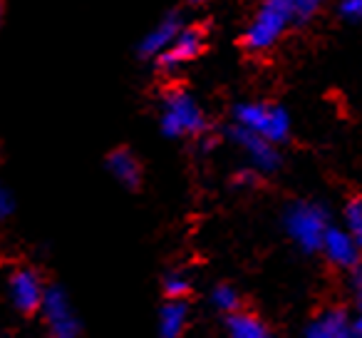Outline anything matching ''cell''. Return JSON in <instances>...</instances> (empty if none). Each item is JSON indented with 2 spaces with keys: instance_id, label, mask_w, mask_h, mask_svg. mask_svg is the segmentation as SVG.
<instances>
[{
  "instance_id": "obj_10",
  "label": "cell",
  "mask_w": 362,
  "mask_h": 338,
  "mask_svg": "<svg viewBox=\"0 0 362 338\" xmlns=\"http://www.w3.org/2000/svg\"><path fill=\"white\" fill-rule=\"evenodd\" d=\"M322 254L330 264L340 269H355L360 266V252L362 247L357 244L355 234L350 229H340V227H330L325 234V242H322Z\"/></svg>"
},
{
  "instance_id": "obj_18",
  "label": "cell",
  "mask_w": 362,
  "mask_h": 338,
  "mask_svg": "<svg viewBox=\"0 0 362 338\" xmlns=\"http://www.w3.org/2000/svg\"><path fill=\"white\" fill-rule=\"evenodd\" d=\"M16 214V194L6 182H0V224Z\"/></svg>"
},
{
  "instance_id": "obj_24",
  "label": "cell",
  "mask_w": 362,
  "mask_h": 338,
  "mask_svg": "<svg viewBox=\"0 0 362 338\" xmlns=\"http://www.w3.org/2000/svg\"><path fill=\"white\" fill-rule=\"evenodd\" d=\"M3 18H6V0H0V26H3Z\"/></svg>"
},
{
  "instance_id": "obj_9",
  "label": "cell",
  "mask_w": 362,
  "mask_h": 338,
  "mask_svg": "<svg viewBox=\"0 0 362 338\" xmlns=\"http://www.w3.org/2000/svg\"><path fill=\"white\" fill-rule=\"evenodd\" d=\"M187 28V21L179 11H169L154 28L141 35V40L136 43V57L146 62H154L159 55H164L166 50L171 47V43L176 40L181 30Z\"/></svg>"
},
{
  "instance_id": "obj_21",
  "label": "cell",
  "mask_w": 362,
  "mask_h": 338,
  "mask_svg": "<svg viewBox=\"0 0 362 338\" xmlns=\"http://www.w3.org/2000/svg\"><path fill=\"white\" fill-rule=\"evenodd\" d=\"M256 182H258L256 169H238V172L233 174V184H236V187H253Z\"/></svg>"
},
{
  "instance_id": "obj_19",
  "label": "cell",
  "mask_w": 362,
  "mask_h": 338,
  "mask_svg": "<svg viewBox=\"0 0 362 338\" xmlns=\"http://www.w3.org/2000/svg\"><path fill=\"white\" fill-rule=\"evenodd\" d=\"M325 0H296V26L308 23L317 11L322 8Z\"/></svg>"
},
{
  "instance_id": "obj_13",
  "label": "cell",
  "mask_w": 362,
  "mask_h": 338,
  "mask_svg": "<svg viewBox=\"0 0 362 338\" xmlns=\"http://www.w3.org/2000/svg\"><path fill=\"white\" fill-rule=\"evenodd\" d=\"M189 316L192 308L187 298H164L159 308V338H181L187 331Z\"/></svg>"
},
{
  "instance_id": "obj_17",
  "label": "cell",
  "mask_w": 362,
  "mask_h": 338,
  "mask_svg": "<svg viewBox=\"0 0 362 338\" xmlns=\"http://www.w3.org/2000/svg\"><path fill=\"white\" fill-rule=\"evenodd\" d=\"M345 224L362 247V197H355L345 204Z\"/></svg>"
},
{
  "instance_id": "obj_1",
  "label": "cell",
  "mask_w": 362,
  "mask_h": 338,
  "mask_svg": "<svg viewBox=\"0 0 362 338\" xmlns=\"http://www.w3.org/2000/svg\"><path fill=\"white\" fill-rule=\"evenodd\" d=\"M159 130L169 140H187V137H204L211 132L209 117L199 100L184 87H166L161 92Z\"/></svg>"
},
{
  "instance_id": "obj_23",
  "label": "cell",
  "mask_w": 362,
  "mask_h": 338,
  "mask_svg": "<svg viewBox=\"0 0 362 338\" xmlns=\"http://www.w3.org/2000/svg\"><path fill=\"white\" fill-rule=\"evenodd\" d=\"M350 288H352V296H355V301H357V298H362V266H355L350 271Z\"/></svg>"
},
{
  "instance_id": "obj_5",
  "label": "cell",
  "mask_w": 362,
  "mask_h": 338,
  "mask_svg": "<svg viewBox=\"0 0 362 338\" xmlns=\"http://www.w3.org/2000/svg\"><path fill=\"white\" fill-rule=\"evenodd\" d=\"M6 286H8V298H11L13 308L21 316L30 318L35 313H40L47 283L35 266H16L8 274Z\"/></svg>"
},
{
  "instance_id": "obj_25",
  "label": "cell",
  "mask_w": 362,
  "mask_h": 338,
  "mask_svg": "<svg viewBox=\"0 0 362 338\" xmlns=\"http://www.w3.org/2000/svg\"><path fill=\"white\" fill-rule=\"evenodd\" d=\"M189 6H204V3H209V0H187Z\"/></svg>"
},
{
  "instance_id": "obj_16",
  "label": "cell",
  "mask_w": 362,
  "mask_h": 338,
  "mask_svg": "<svg viewBox=\"0 0 362 338\" xmlns=\"http://www.w3.org/2000/svg\"><path fill=\"white\" fill-rule=\"evenodd\" d=\"M211 303L216 311H221L228 316V313L238 311L241 296H238V291L231 286V283H216V286L211 288Z\"/></svg>"
},
{
  "instance_id": "obj_6",
  "label": "cell",
  "mask_w": 362,
  "mask_h": 338,
  "mask_svg": "<svg viewBox=\"0 0 362 338\" xmlns=\"http://www.w3.org/2000/svg\"><path fill=\"white\" fill-rule=\"evenodd\" d=\"M40 316L45 321L50 338H80V318H77L70 296L60 283H47Z\"/></svg>"
},
{
  "instance_id": "obj_3",
  "label": "cell",
  "mask_w": 362,
  "mask_h": 338,
  "mask_svg": "<svg viewBox=\"0 0 362 338\" xmlns=\"http://www.w3.org/2000/svg\"><path fill=\"white\" fill-rule=\"evenodd\" d=\"M233 125L243 127V130L253 132V135L263 137L273 145H283L291 137L293 122L283 105L251 100L233 105Z\"/></svg>"
},
{
  "instance_id": "obj_20",
  "label": "cell",
  "mask_w": 362,
  "mask_h": 338,
  "mask_svg": "<svg viewBox=\"0 0 362 338\" xmlns=\"http://www.w3.org/2000/svg\"><path fill=\"white\" fill-rule=\"evenodd\" d=\"M337 16L347 23H362V0H340Z\"/></svg>"
},
{
  "instance_id": "obj_7",
  "label": "cell",
  "mask_w": 362,
  "mask_h": 338,
  "mask_svg": "<svg viewBox=\"0 0 362 338\" xmlns=\"http://www.w3.org/2000/svg\"><path fill=\"white\" fill-rule=\"evenodd\" d=\"M228 137H231L233 145L248 157V162H251V167L258 174H276L278 169H281L283 154H281V150H278V145H273V142L263 140V137L253 135V132L243 130V127H238V125H231Z\"/></svg>"
},
{
  "instance_id": "obj_2",
  "label": "cell",
  "mask_w": 362,
  "mask_h": 338,
  "mask_svg": "<svg viewBox=\"0 0 362 338\" xmlns=\"http://www.w3.org/2000/svg\"><path fill=\"white\" fill-rule=\"evenodd\" d=\"M291 26H296V0H263L243 30V47L248 52H268Z\"/></svg>"
},
{
  "instance_id": "obj_12",
  "label": "cell",
  "mask_w": 362,
  "mask_h": 338,
  "mask_svg": "<svg viewBox=\"0 0 362 338\" xmlns=\"http://www.w3.org/2000/svg\"><path fill=\"white\" fill-rule=\"evenodd\" d=\"M303 338H355L352 336L350 313L340 306L325 308L308 323Z\"/></svg>"
},
{
  "instance_id": "obj_14",
  "label": "cell",
  "mask_w": 362,
  "mask_h": 338,
  "mask_svg": "<svg viewBox=\"0 0 362 338\" xmlns=\"http://www.w3.org/2000/svg\"><path fill=\"white\" fill-rule=\"evenodd\" d=\"M226 333L228 338H273L271 328L256 313L241 311V308L226 316Z\"/></svg>"
},
{
  "instance_id": "obj_15",
  "label": "cell",
  "mask_w": 362,
  "mask_h": 338,
  "mask_svg": "<svg viewBox=\"0 0 362 338\" xmlns=\"http://www.w3.org/2000/svg\"><path fill=\"white\" fill-rule=\"evenodd\" d=\"M194 291V281L187 271H181V269H171V271L164 274L161 278V293L164 298H187L189 293Z\"/></svg>"
},
{
  "instance_id": "obj_4",
  "label": "cell",
  "mask_w": 362,
  "mask_h": 338,
  "mask_svg": "<svg viewBox=\"0 0 362 338\" xmlns=\"http://www.w3.org/2000/svg\"><path fill=\"white\" fill-rule=\"evenodd\" d=\"M283 227L288 237L298 244L305 254L320 252L330 224V214L317 202H293L283 214Z\"/></svg>"
},
{
  "instance_id": "obj_22",
  "label": "cell",
  "mask_w": 362,
  "mask_h": 338,
  "mask_svg": "<svg viewBox=\"0 0 362 338\" xmlns=\"http://www.w3.org/2000/svg\"><path fill=\"white\" fill-rule=\"evenodd\" d=\"M350 323H352V336L362 338V298L355 301V313L350 316Z\"/></svg>"
},
{
  "instance_id": "obj_8",
  "label": "cell",
  "mask_w": 362,
  "mask_h": 338,
  "mask_svg": "<svg viewBox=\"0 0 362 338\" xmlns=\"http://www.w3.org/2000/svg\"><path fill=\"white\" fill-rule=\"evenodd\" d=\"M206 47V28L204 26H187L184 30L176 35V40L171 43V47L159 55L154 60V65L159 67V72H176L181 65H187V62L197 60L199 55L204 52Z\"/></svg>"
},
{
  "instance_id": "obj_11",
  "label": "cell",
  "mask_w": 362,
  "mask_h": 338,
  "mask_svg": "<svg viewBox=\"0 0 362 338\" xmlns=\"http://www.w3.org/2000/svg\"><path fill=\"white\" fill-rule=\"evenodd\" d=\"M107 172L117 179L124 189L136 192L144 182V169H141V162L136 159V154L129 147H115L110 154L105 157Z\"/></svg>"
}]
</instances>
